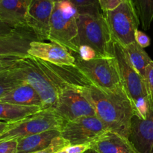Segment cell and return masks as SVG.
<instances>
[{
	"label": "cell",
	"mask_w": 153,
	"mask_h": 153,
	"mask_svg": "<svg viewBox=\"0 0 153 153\" xmlns=\"http://www.w3.org/2000/svg\"><path fill=\"white\" fill-rule=\"evenodd\" d=\"M103 14L114 40L123 47L135 42L134 34L140 23L130 0H124L116 8Z\"/></svg>",
	"instance_id": "8"
},
{
	"label": "cell",
	"mask_w": 153,
	"mask_h": 153,
	"mask_svg": "<svg viewBox=\"0 0 153 153\" xmlns=\"http://www.w3.org/2000/svg\"><path fill=\"white\" fill-rule=\"evenodd\" d=\"M128 140L137 153H153V96L147 117L145 120L132 117Z\"/></svg>",
	"instance_id": "14"
},
{
	"label": "cell",
	"mask_w": 153,
	"mask_h": 153,
	"mask_svg": "<svg viewBox=\"0 0 153 153\" xmlns=\"http://www.w3.org/2000/svg\"><path fill=\"white\" fill-rule=\"evenodd\" d=\"M70 145V143L68 140L64 139L61 136H58L52 140L51 144L47 148L34 153H56L65 149Z\"/></svg>",
	"instance_id": "24"
},
{
	"label": "cell",
	"mask_w": 153,
	"mask_h": 153,
	"mask_svg": "<svg viewBox=\"0 0 153 153\" xmlns=\"http://www.w3.org/2000/svg\"><path fill=\"white\" fill-rule=\"evenodd\" d=\"M58 136H61V130H50L18 139L17 153H34L43 150Z\"/></svg>",
	"instance_id": "18"
},
{
	"label": "cell",
	"mask_w": 153,
	"mask_h": 153,
	"mask_svg": "<svg viewBox=\"0 0 153 153\" xmlns=\"http://www.w3.org/2000/svg\"><path fill=\"white\" fill-rule=\"evenodd\" d=\"M108 130L97 116L84 117L66 123L61 130V136L70 145L91 143Z\"/></svg>",
	"instance_id": "10"
},
{
	"label": "cell",
	"mask_w": 153,
	"mask_h": 153,
	"mask_svg": "<svg viewBox=\"0 0 153 153\" xmlns=\"http://www.w3.org/2000/svg\"><path fill=\"white\" fill-rule=\"evenodd\" d=\"M124 0H98L102 13L116 8Z\"/></svg>",
	"instance_id": "28"
},
{
	"label": "cell",
	"mask_w": 153,
	"mask_h": 153,
	"mask_svg": "<svg viewBox=\"0 0 153 153\" xmlns=\"http://www.w3.org/2000/svg\"><path fill=\"white\" fill-rule=\"evenodd\" d=\"M91 149V143H84V144L70 145L65 148L67 153H85Z\"/></svg>",
	"instance_id": "31"
},
{
	"label": "cell",
	"mask_w": 153,
	"mask_h": 153,
	"mask_svg": "<svg viewBox=\"0 0 153 153\" xmlns=\"http://www.w3.org/2000/svg\"><path fill=\"white\" fill-rule=\"evenodd\" d=\"M19 64L13 69L0 71V99L18 85L25 82L22 79Z\"/></svg>",
	"instance_id": "21"
},
{
	"label": "cell",
	"mask_w": 153,
	"mask_h": 153,
	"mask_svg": "<svg viewBox=\"0 0 153 153\" xmlns=\"http://www.w3.org/2000/svg\"><path fill=\"white\" fill-rule=\"evenodd\" d=\"M34 40L38 39L28 27L13 28L9 34L0 37V57L28 56L30 44Z\"/></svg>",
	"instance_id": "13"
},
{
	"label": "cell",
	"mask_w": 153,
	"mask_h": 153,
	"mask_svg": "<svg viewBox=\"0 0 153 153\" xmlns=\"http://www.w3.org/2000/svg\"><path fill=\"white\" fill-rule=\"evenodd\" d=\"M23 58L19 57H0V71L10 70L17 67L19 61Z\"/></svg>",
	"instance_id": "26"
},
{
	"label": "cell",
	"mask_w": 153,
	"mask_h": 153,
	"mask_svg": "<svg viewBox=\"0 0 153 153\" xmlns=\"http://www.w3.org/2000/svg\"><path fill=\"white\" fill-rule=\"evenodd\" d=\"M8 123V127L0 134V141L18 140L50 130H61L66 123L53 109H46L21 120Z\"/></svg>",
	"instance_id": "7"
},
{
	"label": "cell",
	"mask_w": 153,
	"mask_h": 153,
	"mask_svg": "<svg viewBox=\"0 0 153 153\" xmlns=\"http://www.w3.org/2000/svg\"><path fill=\"white\" fill-rule=\"evenodd\" d=\"M30 56L58 67H74L76 58L69 49L55 42H31L28 50Z\"/></svg>",
	"instance_id": "12"
},
{
	"label": "cell",
	"mask_w": 153,
	"mask_h": 153,
	"mask_svg": "<svg viewBox=\"0 0 153 153\" xmlns=\"http://www.w3.org/2000/svg\"><path fill=\"white\" fill-rule=\"evenodd\" d=\"M1 102L24 106H37L43 110V102L37 91L26 82L18 85L0 99Z\"/></svg>",
	"instance_id": "17"
},
{
	"label": "cell",
	"mask_w": 153,
	"mask_h": 153,
	"mask_svg": "<svg viewBox=\"0 0 153 153\" xmlns=\"http://www.w3.org/2000/svg\"><path fill=\"white\" fill-rule=\"evenodd\" d=\"M56 153H67V152H66L65 149H62V150L59 151V152H56Z\"/></svg>",
	"instance_id": "35"
},
{
	"label": "cell",
	"mask_w": 153,
	"mask_h": 153,
	"mask_svg": "<svg viewBox=\"0 0 153 153\" xmlns=\"http://www.w3.org/2000/svg\"><path fill=\"white\" fill-rule=\"evenodd\" d=\"M17 139L0 141V153H17Z\"/></svg>",
	"instance_id": "27"
},
{
	"label": "cell",
	"mask_w": 153,
	"mask_h": 153,
	"mask_svg": "<svg viewBox=\"0 0 153 153\" xmlns=\"http://www.w3.org/2000/svg\"><path fill=\"white\" fill-rule=\"evenodd\" d=\"M123 49L131 65L143 77H144L146 67L152 61L150 57L143 48L139 46L136 41L125 46Z\"/></svg>",
	"instance_id": "20"
},
{
	"label": "cell",
	"mask_w": 153,
	"mask_h": 153,
	"mask_svg": "<svg viewBox=\"0 0 153 153\" xmlns=\"http://www.w3.org/2000/svg\"><path fill=\"white\" fill-rule=\"evenodd\" d=\"M53 110L65 123L84 117L97 116L93 106L82 93L66 82Z\"/></svg>",
	"instance_id": "9"
},
{
	"label": "cell",
	"mask_w": 153,
	"mask_h": 153,
	"mask_svg": "<svg viewBox=\"0 0 153 153\" xmlns=\"http://www.w3.org/2000/svg\"></svg>",
	"instance_id": "37"
},
{
	"label": "cell",
	"mask_w": 153,
	"mask_h": 153,
	"mask_svg": "<svg viewBox=\"0 0 153 153\" xmlns=\"http://www.w3.org/2000/svg\"><path fill=\"white\" fill-rule=\"evenodd\" d=\"M29 0H0V19L13 28L28 27L25 22Z\"/></svg>",
	"instance_id": "16"
},
{
	"label": "cell",
	"mask_w": 153,
	"mask_h": 153,
	"mask_svg": "<svg viewBox=\"0 0 153 153\" xmlns=\"http://www.w3.org/2000/svg\"><path fill=\"white\" fill-rule=\"evenodd\" d=\"M50 1H53L54 3H55V2H58V1H61V0H50Z\"/></svg>",
	"instance_id": "36"
},
{
	"label": "cell",
	"mask_w": 153,
	"mask_h": 153,
	"mask_svg": "<svg viewBox=\"0 0 153 153\" xmlns=\"http://www.w3.org/2000/svg\"><path fill=\"white\" fill-rule=\"evenodd\" d=\"M55 66L64 80L79 90L91 103L97 117L108 129L128 138L131 120L134 116L130 101L102 92L73 67Z\"/></svg>",
	"instance_id": "1"
},
{
	"label": "cell",
	"mask_w": 153,
	"mask_h": 153,
	"mask_svg": "<svg viewBox=\"0 0 153 153\" xmlns=\"http://www.w3.org/2000/svg\"><path fill=\"white\" fill-rule=\"evenodd\" d=\"M134 40L137 44L143 49L148 47L150 45V38L145 33L138 29L136 30L134 34Z\"/></svg>",
	"instance_id": "30"
},
{
	"label": "cell",
	"mask_w": 153,
	"mask_h": 153,
	"mask_svg": "<svg viewBox=\"0 0 153 153\" xmlns=\"http://www.w3.org/2000/svg\"><path fill=\"white\" fill-rule=\"evenodd\" d=\"M144 78L149 94L153 96V61H151L146 67Z\"/></svg>",
	"instance_id": "29"
},
{
	"label": "cell",
	"mask_w": 153,
	"mask_h": 153,
	"mask_svg": "<svg viewBox=\"0 0 153 153\" xmlns=\"http://www.w3.org/2000/svg\"><path fill=\"white\" fill-rule=\"evenodd\" d=\"M37 106H24L0 102V121L13 123L41 111Z\"/></svg>",
	"instance_id": "19"
},
{
	"label": "cell",
	"mask_w": 153,
	"mask_h": 153,
	"mask_svg": "<svg viewBox=\"0 0 153 153\" xmlns=\"http://www.w3.org/2000/svg\"><path fill=\"white\" fill-rule=\"evenodd\" d=\"M136 10L142 28L149 30L153 22V0H130Z\"/></svg>",
	"instance_id": "22"
},
{
	"label": "cell",
	"mask_w": 153,
	"mask_h": 153,
	"mask_svg": "<svg viewBox=\"0 0 153 153\" xmlns=\"http://www.w3.org/2000/svg\"><path fill=\"white\" fill-rule=\"evenodd\" d=\"M78 12L70 0L55 3L50 19L49 40L67 48L77 54L79 49Z\"/></svg>",
	"instance_id": "5"
},
{
	"label": "cell",
	"mask_w": 153,
	"mask_h": 153,
	"mask_svg": "<svg viewBox=\"0 0 153 153\" xmlns=\"http://www.w3.org/2000/svg\"><path fill=\"white\" fill-rule=\"evenodd\" d=\"M72 54L76 58L75 66L73 67L88 82L105 94L130 101L124 89L119 66L114 55L98 57L91 61H85L77 54Z\"/></svg>",
	"instance_id": "3"
},
{
	"label": "cell",
	"mask_w": 153,
	"mask_h": 153,
	"mask_svg": "<svg viewBox=\"0 0 153 153\" xmlns=\"http://www.w3.org/2000/svg\"><path fill=\"white\" fill-rule=\"evenodd\" d=\"M76 6L79 13L102 10L98 0H70Z\"/></svg>",
	"instance_id": "23"
},
{
	"label": "cell",
	"mask_w": 153,
	"mask_h": 153,
	"mask_svg": "<svg viewBox=\"0 0 153 153\" xmlns=\"http://www.w3.org/2000/svg\"><path fill=\"white\" fill-rule=\"evenodd\" d=\"M85 153H97V152H96V151H94V149H90L89 150H88Z\"/></svg>",
	"instance_id": "34"
},
{
	"label": "cell",
	"mask_w": 153,
	"mask_h": 153,
	"mask_svg": "<svg viewBox=\"0 0 153 153\" xmlns=\"http://www.w3.org/2000/svg\"><path fill=\"white\" fill-rule=\"evenodd\" d=\"M77 55L79 58L85 61H89L93 59H95L96 58H98L97 52L93 49L92 47L87 45H81L79 46V52Z\"/></svg>",
	"instance_id": "25"
},
{
	"label": "cell",
	"mask_w": 153,
	"mask_h": 153,
	"mask_svg": "<svg viewBox=\"0 0 153 153\" xmlns=\"http://www.w3.org/2000/svg\"><path fill=\"white\" fill-rule=\"evenodd\" d=\"M91 149L97 153H137L128 138L110 130L92 142Z\"/></svg>",
	"instance_id": "15"
},
{
	"label": "cell",
	"mask_w": 153,
	"mask_h": 153,
	"mask_svg": "<svg viewBox=\"0 0 153 153\" xmlns=\"http://www.w3.org/2000/svg\"><path fill=\"white\" fill-rule=\"evenodd\" d=\"M19 67L24 82L32 86L41 98L43 110L53 109L65 85L55 66L28 55L20 60Z\"/></svg>",
	"instance_id": "2"
},
{
	"label": "cell",
	"mask_w": 153,
	"mask_h": 153,
	"mask_svg": "<svg viewBox=\"0 0 153 153\" xmlns=\"http://www.w3.org/2000/svg\"><path fill=\"white\" fill-rule=\"evenodd\" d=\"M13 28H11V27L9 26L8 25L4 23V22H2V21L1 20V19H0V37L9 34V33L11 32V31H13Z\"/></svg>",
	"instance_id": "32"
},
{
	"label": "cell",
	"mask_w": 153,
	"mask_h": 153,
	"mask_svg": "<svg viewBox=\"0 0 153 153\" xmlns=\"http://www.w3.org/2000/svg\"><path fill=\"white\" fill-rule=\"evenodd\" d=\"M79 45H87L97 52L99 57L113 56L110 28L101 10L79 13Z\"/></svg>",
	"instance_id": "6"
},
{
	"label": "cell",
	"mask_w": 153,
	"mask_h": 153,
	"mask_svg": "<svg viewBox=\"0 0 153 153\" xmlns=\"http://www.w3.org/2000/svg\"><path fill=\"white\" fill-rule=\"evenodd\" d=\"M55 3L50 0H29L25 22L40 41L49 40L50 19Z\"/></svg>",
	"instance_id": "11"
},
{
	"label": "cell",
	"mask_w": 153,
	"mask_h": 153,
	"mask_svg": "<svg viewBox=\"0 0 153 153\" xmlns=\"http://www.w3.org/2000/svg\"><path fill=\"white\" fill-rule=\"evenodd\" d=\"M9 123L6 122H3V121H0V134L8 127Z\"/></svg>",
	"instance_id": "33"
},
{
	"label": "cell",
	"mask_w": 153,
	"mask_h": 153,
	"mask_svg": "<svg viewBox=\"0 0 153 153\" xmlns=\"http://www.w3.org/2000/svg\"><path fill=\"white\" fill-rule=\"evenodd\" d=\"M112 54L117 61L123 85L132 105L134 117L145 120L152 104V96L149 94L145 78L131 65L123 47L114 40Z\"/></svg>",
	"instance_id": "4"
}]
</instances>
